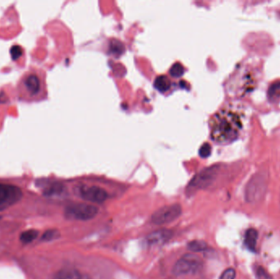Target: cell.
Returning <instances> with one entry per match:
<instances>
[{"label":"cell","instance_id":"cell-20","mask_svg":"<svg viewBox=\"0 0 280 279\" xmlns=\"http://www.w3.org/2000/svg\"><path fill=\"white\" fill-rule=\"evenodd\" d=\"M236 271L233 268H228L221 274L220 279H235Z\"/></svg>","mask_w":280,"mask_h":279},{"label":"cell","instance_id":"cell-11","mask_svg":"<svg viewBox=\"0 0 280 279\" xmlns=\"http://www.w3.org/2000/svg\"><path fill=\"white\" fill-rule=\"evenodd\" d=\"M245 239L244 243L247 248L252 251L255 252V248H256V243H257L258 232L255 230V228H249L247 230L245 233Z\"/></svg>","mask_w":280,"mask_h":279},{"label":"cell","instance_id":"cell-17","mask_svg":"<svg viewBox=\"0 0 280 279\" xmlns=\"http://www.w3.org/2000/svg\"><path fill=\"white\" fill-rule=\"evenodd\" d=\"M10 54H11V57H12V60L16 61L22 56L23 49L19 45H14L10 49Z\"/></svg>","mask_w":280,"mask_h":279},{"label":"cell","instance_id":"cell-15","mask_svg":"<svg viewBox=\"0 0 280 279\" xmlns=\"http://www.w3.org/2000/svg\"><path fill=\"white\" fill-rule=\"evenodd\" d=\"M62 191H63V186L61 184H55L49 187V189H47L46 191L44 192V194L46 196H54L61 194Z\"/></svg>","mask_w":280,"mask_h":279},{"label":"cell","instance_id":"cell-16","mask_svg":"<svg viewBox=\"0 0 280 279\" xmlns=\"http://www.w3.org/2000/svg\"><path fill=\"white\" fill-rule=\"evenodd\" d=\"M184 72V69L181 64L175 63L171 66V68L169 70V73L172 76H174L175 78H178L179 76H181Z\"/></svg>","mask_w":280,"mask_h":279},{"label":"cell","instance_id":"cell-21","mask_svg":"<svg viewBox=\"0 0 280 279\" xmlns=\"http://www.w3.org/2000/svg\"><path fill=\"white\" fill-rule=\"evenodd\" d=\"M200 156L201 157H207L210 153H211V147L208 143H205V144L201 147L200 149Z\"/></svg>","mask_w":280,"mask_h":279},{"label":"cell","instance_id":"cell-8","mask_svg":"<svg viewBox=\"0 0 280 279\" xmlns=\"http://www.w3.org/2000/svg\"><path fill=\"white\" fill-rule=\"evenodd\" d=\"M173 236V232L167 228H162L159 230L154 231L149 235L147 236L146 242L148 245L158 246L162 245L170 240Z\"/></svg>","mask_w":280,"mask_h":279},{"label":"cell","instance_id":"cell-9","mask_svg":"<svg viewBox=\"0 0 280 279\" xmlns=\"http://www.w3.org/2000/svg\"><path fill=\"white\" fill-rule=\"evenodd\" d=\"M24 86L27 93L31 96H36L39 94L41 89V82L36 75H29L25 79Z\"/></svg>","mask_w":280,"mask_h":279},{"label":"cell","instance_id":"cell-2","mask_svg":"<svg viewBox=\"0 0 280 279\" xmlns=\"http://www.w3.org/2000/svg\"><path fill=\"white\" fill-rule=\"evenodd\" d=\"M201 267H202V261L201 259L193 253H188L183 255L175 263L172 270V273L175 276H181V275L196 273L201 270Z\"/></svg>","mask_w":280,"mask_h":279},{"label":"cell","instance_id":"cell-5","mask_svg":"<svg viewBox=\"0 0 280 279\" xmlns=\"http://www.w3.org/2000/svg\"><path fill=\"white\" fill-rule=\"evenodd\" d=\"M22 197V192L18 187L0 184V211L13 206Z\"/></svg>","mask_w":280,"mask_h":279},{"label":"cell","instance_id":"cell-4","mask_svg":"<svg viewBox=\"0 0 280 279\" xmlns=\"http://www.w3.org/2000/svg\"><path fill=\"white\" fill-rule=\"evenodd\" d=\"M181 213L182 207L179 204H171L169 206H163L155 211L151 221L154 224L162 225L176 220Z\"/></svg>","mask_w":280,"mask_h":279},{"label":"cell","instance_id":"cell-6","mask_svg":"<svg viewBox=\"0 0 280 279\" xmlns=\"http://www.w3.org/2000/svg\"><path fill=\"white\" fill-rule=\"evenodd\" d=\"M265 190H266L265 182L261 178L255 177V179L251 180L246 189V201L250 203L260 201L265 195Z\"/></svg>","mask_w":280,"mask_h":279},{"label":"cell","instance_id":"cell-14","mask_svg":"<svg viewBox=\"0 0 280 279\" xmlns=\"http://www.w3.org/2000/svg\"><path fill=\"white\" fill-rule=\"evenodd\" d=\"M188 249L193 252H200V251H204L207 249V244L204 241H192L188 244Z\"/></svg>","mask_w":280,"mask_h":279},{"label":"cell","instance_id":"cell-7","mask_svg":"<svg viewBox=\"0 0 280 279\" xmlns=\"http://www.w3.org/2000/svg\"><path fill=\"white\" fill-rule=\"evenodd\" d=\"M80 195L86 201L94 203H102L108 198V193L105 189L98 186L81 187Z\"/></svg>","mask_w":280,"mask_h":279},{"label":"cell","instance_id":"cell-3","mask_svg":"<svg viewBox=\"0 0 280 279\" xmlns=\"http://www.w3.org/2000/svg\"><path fill=\"white\" fill-rule=\"evenodd\" d=\"M98 207L85 203L70 205L65 210L66 218L76 221H88L93 219L98 213Z\"/></svg>","mask_w":280,"mask_h":279},{"label":"cell","instance_id":"cell-10","mask_svg":"<svg viewBox=\"0 0 280 279\" xmlns=\"http://www.w3.org/2000/svg\"><path fill=\"white\" fill-rule=\"evenodd\" d=\"M54 279H91L88 275L73 269L61 270L54 275Z\"/></svg>","mask_w":280,"mask_h":279},{"label":"cell","instance_id":"cell-18","mask_svg":"<svg viewBox=\"0 0 280 279\" xmlns=\"http://www.w3.org/2000/svg\"><path fill=\"white\" fill-rule=\"evenodd\" d=\"M58 237V231L55 230V229H50V230L46 231L44 233V235L42 236V240L48 242V241L54 240Z\"/></svg>","mask_w":280,"mask_h":279},{"label":"cell","instance_id":"cell-19","mask_svg":"<svg viewBox=\"0 0 280 279\" xmlns=\"http://www.w3.org/2000/svg\"><path fill=\"white\" fill-rule=\"evenodd\" d=\"M255 276L257 279H272L269 273L263 267H257L255 270Z\"/></svg>","mask_w":280,"mask_h":279},{"label":"cell","instance_id":"cell-13","mask_svg":"<svg viewBox=\"0 0 280 279\" xmlns=\"http://www.w3.org/2000/svg\"><path fill=\"white\" fill-rule=\"evenodd\" d=\"M39 235V232L34 229H29V230L25 231L20 236V240L22 243L27 244V243H31L33 241L36 239L37 237Z\"/></svg>","mask_w":280,"mask_h":279},{"label":"cell","instance_id":"cell-1","mask_svg":"<svg viewBox=\"0 0 280 279\" xmlns=\"http://www.w3.org/2000/svg\"><path fill=\"white\" fill-rule=\"evenodd\" d=\"M245 114L235 105H228L214 114L210 120L211 140L220 144H228L240 135Z\"/></svg>","mask_w":280,"mask_h":279},{"label":"cell","instance_id":"cell-12","mask_svg":"<svg viewBox=\"0 0 280 279\" xmlns=\"http://www.w3.org/2000/svg\"><path fill=\"white\" fill-rule=\"evenodd\" d=\"M171 83L169 78L166 76H160L154 81V87L161 93H165L169 90Z\"/></svg>","mask_w":280,"mask_h":279}]
</instances>
